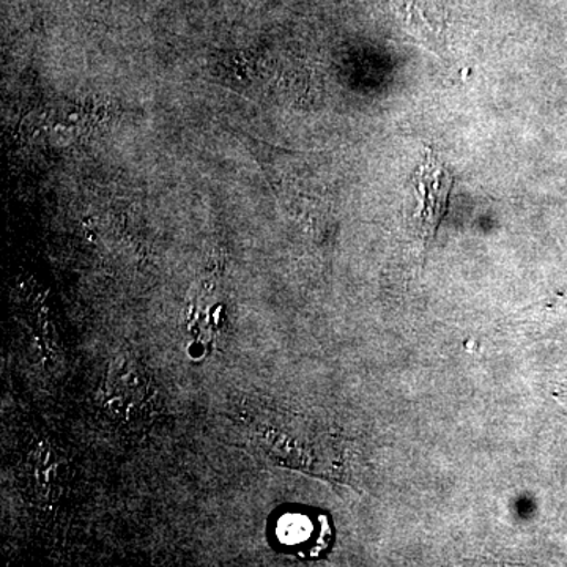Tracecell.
<instances>
[{
    "instance_id": "1",
    "label": "cell",
    "mask_w": 567,
    "mask_h": 567,
    "mask_svg": "<svg viewBox=\"0 0 567 567\" xmlns=\"http://www.w3.org/2000/svg\"><path fill=\"white\" fill-rule=\"evenodd\" d=\"M413 183H415L417 203H420L417 219H420L421 233L424 240H429L434 237L440 221L445 216L454 178L434 153L429 152L420 169L413 175Z\"/></svg>"
},
{
    "instance_id": "2",
    "label": "cell",
    "mask_w": 567,
    "mask_h": 567,
    "mask_svg": "<svg viewBox=\"0 0 567 567\" xmlns=\"http://www.w3.org/2000/svg\"><path fill=\"white\" fill-rule=\"evenodd\" d=\"M316 533L312 518L306 514H287L278 525V536L287 546H306Z\"/></svg>"
}]
</instances>
